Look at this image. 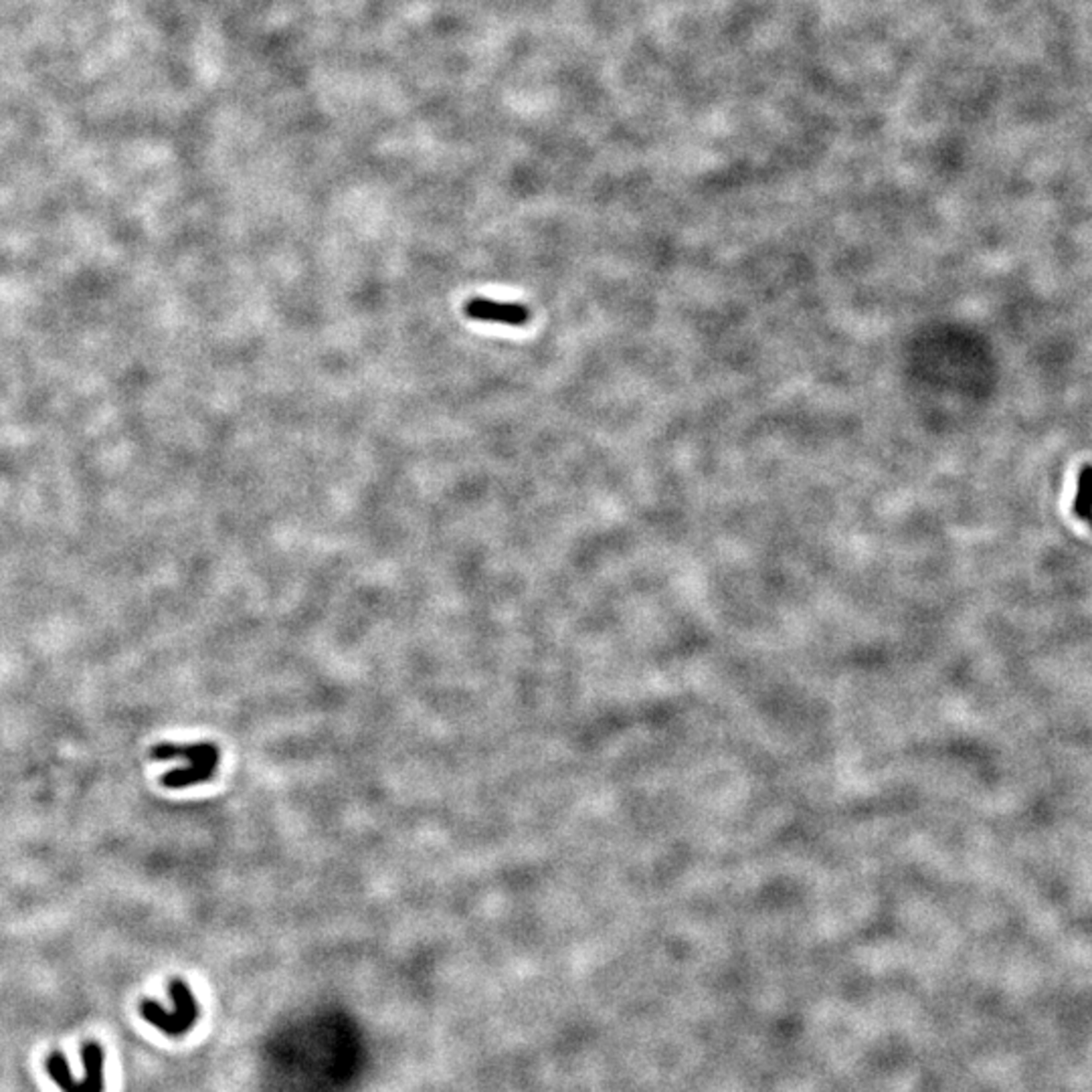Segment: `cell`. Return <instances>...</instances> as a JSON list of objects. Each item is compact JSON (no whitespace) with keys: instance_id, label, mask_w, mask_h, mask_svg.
Segmentation results:
<instances>
[{"instance_id":"6da1fadb","label":"cell","mask_w":1092,"mask_h":1092,"mask_svg":"<svg viewBox=\"0 0 1092 1092\" xmlns=\"http://www.w3.org/2000/svg\"><path fill=\"white\" fill-rule=\"evenodd\" d=\"M150 757L155 761H185L182 767L168 771L165 777H162V785H165V787L185 789L190 787V785L207 783L215 777L221 753L217 749V744L213 742H160L150 751Z\"/></svg>"},{"instance_id":"7a4b0ae2","label":"cell","mask_w":1092,"mask_h":1092,"mask_svg":"<svg viewBox=\"0 0 1092 1092\" xmlns=\"http://www.w3.org/2000/svg\"><path fill=\"white\" fill-rule=\"evenodd\" d=\"M170 999H172V1012L162 1007L156 1002L144 999L140 1004V1014L148 1024L158 1028L160 1032L168 1036H182L195 1026L199 1017V1004L197 997L192 995L189 985L182 979H172L170 982Z\"/></svg>"},{"instance_id":"3957f363","label":"cell","mask_w":1092,"mask_h":1092,"mask_svg":"<svg viewBox=\"0 0 1092 1092\" xmlns=\"http://www.w3.org/2000/svg\"><path fill=\"white\" fill-rule=\"evenodd\" d=\"M86 1078L74 1080L63 1054L53 1052L47 1058V1073L63 1092H104V1050L96 1042H87L81 1050Z\"/></svg>"},{"instance_id":"277c9868","label":"cell","mask_w":1092,"mask_h":1092,"mask_svg":"<svg viewBox=\"0 0 1092 1092\" xmlns=\"http://www.w3.org/2000/svg\"><path fill=\"white\" fill-rule=\"evenodd\" d=\"M464 314L469 320L492 322L512 328H523L530 322L528 305L518 302H498L489 298H472L464 304Z\"/></svg>"},{"instance_id":"5b68a950","label":"cell","mask_w":1092,"mask_h":1092,"mask_svg":"<svg viewBox=\"0 0 1092 1092\" xmlns=\"http://www.w3.org/2000/svg\"><path fill=\"white\" fill-rule=\"evenodd\" d=\"M1075 512L1076 516L1090 520L1092 516V464L1080 469L1076 500H1075Z\"/></svg>"},{"instance_id":"8992f818","label":"cell","mask_w":1092,"mask_h":1092,"mask_svg":"<svg viewBox=\"0 0 1092 1092\" xmlns=\"http://www.w3.org/2000/svg\"><path fill=\"white\" fill-rule=\"evenodd\" d=\"M1090 526H1092V516H1090Z\"/></svg>"}]
</instances>
